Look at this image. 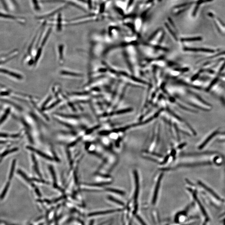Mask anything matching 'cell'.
<instances>
[{
  "mask_svg": "<svg viewBox=\"0 0 225 225\" xmlns=\"http://www.w3.org/2000/svg\"><path fill=\"white\" fill-rule=\"evenodd\" d=\"M26 148L30 151H32V152L36 153V154H37L38 155L40 156L41 157L43 158H45V159H47L48 160H51V161L53 160V158L51 157L50 156L46 154L45 153H43V152L39 151V150H38V149H36V148H34L32 147L31 146H27Z\"/></svg>",
  "mask_w": 225,
  "mask_h": 225,
  "instance_id": "obj_1",
  "label": "cell"
},
{
  "mask_svg": "<svg viewBox=\"0 0 225 225\" xmlns=\"http://www.w3.org/2000/svg\"><path fill=\"white\" fill-rule=\"evenodd\" d=\"M162 176H163V174H161V175H160L159 178H158V180L156 185L154 193V197H153V200H152V203H153V204H154L155 203L157 198L158 194L159 186H160L161 179H162Z\"/></svg>",
  "mask_w": 225,
  "mask_h": 225,
  "instance_id": "obj_2",
  "label": "cell"
},
{
  "mask_svg": "<svg viewBox=\"0 0 225 225\" xmlns=\"http://www.w3.org/2000/svg\"><path fill=\"white\" fill-rule=\"evenodd\" d=\"M1 13V15H3V18H7V19H12L15 22H18V23H20V24H24L25 22V20L24 18H21L20 17H17V16H14V15H11L7 14H5V13Z\"/></svg>",
  "mask_w": 225,
  "mask_h": 225,
  "instance_id": "obj_3",
  "label": "cell"
},
{
  "mask_svg": "<svg viewBox=\"0 0 225 225\" xmlns=\"http://www.w3.org/2000/svg\"><path fill=\"white\" fill-rule=\"evenodd\" d=\"M135 180V192L134 199L135 201H136L138 198L139 192V179L138 173L136 170H134Z\"/></svg>",
  "mask_w": 225,
  "mask_h": 225,
  "instance_id": "obj_4",
  "label": "cell"
},
{
  "mask_svg": "<svg viewBox=\"0 0 225 225\" xmlns=\"http://www.w3.org/2000/svg\"><path fill=\"white\" fill-rule=\"evenodd\" d=\"M15 163H16V160L15 159H14L13 160L12 163L11 167L10 173H9V180H11L13 176V173L14 172L15 168Z\"/></svg>",
  "mask_w": 225,
  "mask_h": 225,
  "instance_id": "obj_5",
  "label": "cell"
},
{
  "mask_svg": "<svg viewBox=\"0 0 225 225\" xmlns=\"http://www.w3.org/2000/svg\"><path fill=\"white\" fill-rule=\"evenodd\" d=\"M1 71L3 72L4 73L8 74L9 75H11V76H13V77H15V78H18V79H21V78H22V76H21V75H19L9 71H7V70L1 69Z\"/></svg>",
  "mask_w": 225,
  "mask_h": 225,
  "instance_id": "obj_6",
  "label": "cell"
},
{
  "mask_svg": "<svg viewBox=\"0 0 225 225\" xmlns=\"http://www.w3.org/2000/svg\"><path fill=\"white\" fill-rule=\"evenodd\" d=\"M18 150V148H12L11 150H9V151H5L4 152L2 153L1 155V158H2L4 157L5 156L8 155L9 154L11 153H13V152H16Z\"/></svg>",
  "mask_w": 225,
  "mask_h": 225,
  "instance_id": "obj_7",
  "label": "cell"
},
{
  "mask_svg": "<svg viewBox=\"0 0 225 225\" xmlns=\"http://www.w3.org/2000/svg\"><path fill=\"white\" fill-rule=\"evenodd\" d=\"M117 210H109V211H104V212H96L92 214V215H103L106 214H110V213H113V212H117Z\"/></svg>",
  "mask_w": 225,
  "mask_h": 225,
  "instance_id": "obj_8",
  "label": "cell"
},
{
  "mask_svg": "<svg viewBox=\"0 0 225 225\" xmlns=\"http://www.w3.org/2000/svg\"><path fill=\"white\" fill-rule=\"evenodd\" d=\"M32 160H33V162H34V169L35 171H36V173H37L38 175V176H40V172L39 171V170H38V166L37 163L36 161V158H35L34 156V155H32Z\"/></svg>",
  "mask_w": 225,
  "mask_h": 225,
  "instance_id": "obj_9",
  "label": "cell"
},
{
  "mask_svg": "<svg viewBox=\"0 0 225 225\" xmlns=\"http://www.w3.org/2000/svg\"><path fill=\"white\" fill-rule=\"evenodd\" d=\"M10 108H8L6 110V111L5 112L4 114H3V116L2 117L1 119V124H2L6 120V118L8 117L9 115V113H10Z\"/></svg>",
  "mask_w": 225,
  "mask_h": 225,
  "instance_id": "obj_10",
  "label": "cell"
},
{
  "mask_svg": "<svg viewBox=\"0 0 225 225\" xmlns=\"http://www.w3.org/2000/svg\"><path fill=\"white\" fill-rule=\"evenodd\" d=\"M201 40V38L199 37L191 38H182L181 40L183 41H199V40Z\"/></svg>",
  "mask_w": 225,
  "mask_h": 225,
  "instance_id": "obj_11",
  "label": "cell"
},
{
  "mask_svg": "<svg viewBox=\"0 0 225 225\" xmlns=\"http://www.w3.org/2000/svg\"><path fill=\"white\" fill-rule=\"evenodd\" d=\"M18 174L22 176V177L24 178L27 182H28L29 183H31V181L32 180H31L27 176H26V175L24 173H23L22 171H21V170H19L18 171Z\"/></svg>",
  "mask_w": 225,
  "mask_h": 225,
  "instance_id": "obj_12",
  "label": "cell"
},
{
  "mask_svg": "<svg viewBox=\"0 0 225 225\" xmlns=\"http://www.w3.org/2000/svg\"><path fill=\"white\" fill-rule=\"evenodd\" d=\"M10 183L9 182H7V183H6V185H5V187L4 189H3V191L1 195V199H2L3 198H4L5 195L6 193H7V191H8V189H9V186H10Z\"/></svg>",
  "mask_w": 225,
  "mask_h": 225,
  "instance_id": "obj_13",
  "label": "cell"
},
{
  "mask_svg": "<svg viewBox=\"0 0 225 225\" xmlns=\"http://www.w3.org/2000/svg\"><path fill=\"white\" fill-rule=\"evenodd\" d=\"M49 169L50 170L51 172V175H52L53 179V181H54V184H56V174H55V171H54V169H53V168L52 166H50Z\"/></svg>",
  "mask_w": 225,
  "mask_h": 225,
  "instance_id": "obj_14",
  "label": "cell"
},
{
  "mask_svg": "<svg viewBox=\"0 0 225 225\" xmlns=\"http://www.w3.org/2000/svg\"><path fill=\"white\" fill-rule=\"evenodd\" d=\"M106 191H108L112 192L115 193H118V194H120V195H123L124 194V192L122 191L119 190L115 189H107Z\"/></svg>",
  "mask_w": 225,
  "mask_h": 225,
  "instance_id": "obj_15",
  "label": "cell"
},
{
  "mask_svg": "<svg viewBox=\"0 0 225 225\" xmlns=\"http://www.w3.org/2000/svg\"><path fill=\"white\" fill-rule=\"evenodd\" d=\"M62 73L64 75H73V76H81V75L79 74L74 73L70 72L65 71H63L62 72Z\"/></svg>",
  "mask_w": 225,
  "mask_h": 225,
  "instance_id": "obj_16",
  "label": "cell"
},
{
  "mask_svg": "<svg viewBox=\"0 0 225 225\" xmlns=\"http://www.w3.org/2000/svg\"><path fill=\"white\" fill-rule=\"evenodd\" d=\"M31 180L33 181H36V182H37L41 183H44V184H48L49 183L47 182V181L43 180L38 179H36V178H33V179H31Z\"/></svg>",
  "mask_w": 225,
  "mask_h": 225,
  "instance_id": "obj_17",
  "label": "cell"
},
{
  "mask_svg": "<svg viewBox=\"0 0 225 225\" xmlns=\"http://www.w3.org/2000/svg\"><path fill=\"white\" fill-rule=\"evenodd\" d=\"M108 198L110 200H111V201L114 202L116 203L121 205H123V203L122 202L120 201H118V200L114 199V198H112V197H109Z\"/></svg>",
  "mask_w": 225,
  "mask_h": 225,
  "instance_id": "obj_18",
  "label": "cell"
},
{
  "mask_svg": "<svg viewBox=\"0 0 225 225\" xmlns=\"http://www.w3.org/2000/svg\"><path fill=\"white\" fill-rule=\"evenodd\" d=\"M194 2H189V3H183V4L179 5H178V6H176V8H180V7H185V6H186V5H191L194 3Z\"/></svg>",
  "mask_w": 225,
  "mask_h": 225,
  "instance_id": "obj_19",
  "label": "cell"
},
{
  "mask_svg": "<svg viewBox=\"0 0 225 225\" xmlns=\"http://www.w3.org/2000/svg\"><path fill=\"white\" fill-rule=\"evenodd\" d=\"M41 48H40L39 49H38V51L37 54L36 56V58H35V61L37 62L38 61L39 57L40 56V54H41Z\"/></svg>",
  "mask_w": 225,
  "mask_h": 225,
  "instance_id": "obj_20",
  "label": "cell"
},
{
  "mask_svg": "<svg viewBox=\"0 0 225 225\" xmlns=\"http://www.w3.org/2000/svg\"><path fill=\"white\" fill-rule=\"evenodd\" d=\"M81 138H78V139H77V140H76V141H74L73 142L71 143V144H70L69 145V147H72V146H74L79 141L81 140Z\"/></svg>",
  "mask_w": 225,
  "mask_h": 225,
  "instance_id": "obj_21",
  "label": "cell"
},
{
  "mask_svg": "<svg viewBox=\"0 0 225 225\" xmlns=\"http://www.w3.org/2000/svg\"><path fill=\"white\" fill-rule=\"evenodd\" d=\"M213 1V0H200V1H198L197 2V4H201V3H206V2H211L212 1Z\"/></svg>",
  "mask_w": 225,
  "mask_h": 225,
  "instance_id": "obj_22",
  "label": "cell"
},
{
  "mask_svg": "<svg viewBox=\"0 0 225 225\" xmlns=\"http://www.w3.org/2000/svg\"><path fill=\"white\" fill-rule=\"evenodd\" d=\"M20 135H21V133H18V134H16L11 135H9V137L12 138H17L20 136Z\"/></svg>",
  "mask_w": 225,
  "mask_h": 225,
  "instance_id": "obj_23",
  "label": "cell"
},
{
  "mask_svg": "<svg viewBox=\"0 0 225 225\" xmlns=\"http://www.w3.org/2000/svg\"><path fill=\"white\" fill-rule=\"evenodd\" d=\"M137 219H138V221L140 222V223L142 225H146V224L144 222V221H143L142 219H141V217L139 216H137Z\"/></svg>",
  "mask_w": 225,
  "mask_h": 225,
  "instance_id": "obj_24",
  "label": "cell"
},
{
  "mask_svg": "<svg viewBox=\"0 0 225 225\" xmlns=\"http://www.w3.org/2000/svg\"><path fill=\"white\" fill-rule=\"evenodd\" d=\"M1 136L3 138H8L9 136V134H6L5 133H1Z\"/></svg>",
  "mask_w": 225,
  "mask_h": 225,
  "instance_id": "obj_25",
  "label": "cell"
},
{
  "mask_svg": "<svg viewBox=\"0 0 225 225\" xmlns=\"http://www.w3.org/2000/svg\"><path fill=\"white\" fill-rule=\"evenodd\" d=\"M199 4H197V5H196V7H195V10H194V11H193V15H195L196 12H197V11H198V8H199Z\"/></svg>",
  "mask_w": 225,
  "mask_h": 225,
  "instance_id": "obj_26",
  "label": "cell"
}]
</instances>
